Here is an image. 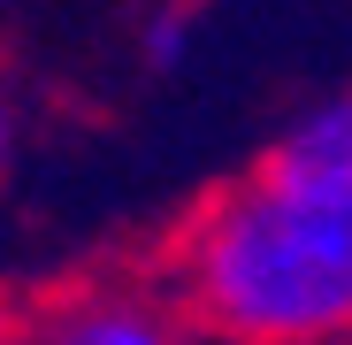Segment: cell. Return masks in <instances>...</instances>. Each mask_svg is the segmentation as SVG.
<instances>
[{
	"label": "cell",
	"mask_w": 352,
	"mask_h": 345,
	"mask_svg": "<svg viewBox=\"0 0 352 345\" xmlns=\"http://www.w3.org/2000/svg\"><path fill=\"white\" fill-rule=\"evenodd\" d=\"M214 345L352 337V185L261 161L168 230L146 269Z\"/></svg>",
	"instance_id": "1"
},
{
	"label": "cell",
	"mask_w": 352,
	"mask_h": 345,
	"mask_svg": "<svg viewBox=\"0 0 352 345\" xmlns=\"http://www.w3.org/2000/svg\"><path fill=\"white\" fill-rule=\"evenodd\" d=\"M0 345H214L153 276H92L0 315Z\"/></svg>",
	"instance_id": "2"
},
{
	"label": "cell",
	"mask_w": 352,
	"mask_h": 345,
	"mask_svg": "<svg viewBox=\"0 0 352 345\" xmlns=\"http://www.w3.org/2000/svg\"><path fill=\"white\" fill-rule=\"evenodd\" d=\"M261 161L291 169V177H329V185H352V92L307 107L299 123H291Z\"/></svg>",
	"instance_id": "3"
},
{
	"label": "cell",
	"mask_w": 352,
	"mask_h": 345,
	"mask_svg": "<svg viewBox=\"0 0 352 345\" xmlns=\"http://www.w3.org/2000/svg\"><path fill=\"white\" fill-rule=\"evenodd\" d=\"M184 54H192V8L168 0V8H153V23H146V62L153 70H184Z\"/></svg>",
	"instance_id": "4"
},
{
	"label": "cell",
	"mask_w": 352,
	"mask_h": 345,
	"mask_svg": "<svg viewBox=\"0 0 352 345\" xmlns=\"http://www.w3.org/2000/svg\"><path fill=\"white\" fill-rule=\"evenodd\" d=\"M8 161H16V107H8V92H0V177H8Z\"/></svg>",
	"instance_id": "5"
}]
</instances>
